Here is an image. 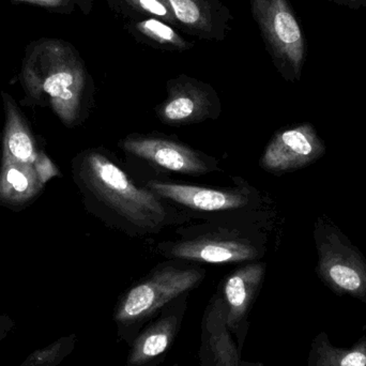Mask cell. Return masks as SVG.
I'll return each mask as SVG.
<instances>
[{"label":"cell","instance_id":"obj_14","mask_svg":"<svg viewBox=\"0 0 366 366\" xmlns=\"http://www.w3.org/2000/svg\"><path fill=\"white\" fill-rule=\"evenodd\" d=\"M177 329L175 317L164 318L144 331L135 341L129 357V365L139 366L157 358L167 350Z\"/></svg>","mask_w":366,"mask_h":366},{"label":"cell","instance_id":"obj_15","mask_svg":"<svg viewBox=\"0 0 366 366\" xmlns=\"http://www.w3.org/2000/svg\"><path fill=\"white\" fill-rule=\"evenodd\" d=\"M309 366H366V337L352 348H337L322 333L314 340Z\"/></svg>","mask_w":366,"mask_h":366},{"label":"cell","instance_id":"obj_13","mask_svg":"<svg viewBox=\"0 0 366 366\" xmlns=\"http://www.w3.org/2000/svg\"><path fill=\"white\" fill-rule=\"evenodd\" d=\"M124 27L137 42L157 51L183 53L195 46V43L187 40L177 28L156 17L124 19Z\"/></svg>","mask_w":366,"mask_h":366},{"label":"cell","instance_id":"obj_7","mask_svg":"<svg viewBox=\"0 0 366 366\" xmlns=\"http://www.w3.org/2000/svg\"><path fill=\"white\" fill-rule=\"evenodd\" d=\"M28 49L46 66L43 92L77 111L83 94L89 92L92 79L79 51L71 43L58 39L34 41Z\"/></svg>","mask_w":366,"mask_h":366},{"label":"cell","instance_id":"obj_9","mask_svg":"<svg viewBox=\"0 0 366 366\" xmlns=\"http://www.w3.org/2000/svg\"><path fill=\"white\" fill-rule=\"evenodd\" d=\"M119 146L131 156L183 175L202 176L219 169L217 159L169 137L132 134Z\"/></svg>","mask_w":366,"mask_h":366},{"label":"cell","instance_id":"obj_3","mask_svg":"<svg viewBox=\"0 0 366 366\" xmlns=\"http://www.w3.org/2000/svg\"><path fill=\"white\" fill-rule=\"evenodd\" d=\"M266 51L280 74L298 81L305 64V39L288 0H249Z\"/></svg>","mask_w":366,"mask_h":366},{"label":"cell","instance_id":"obj_5","mask_svg":"<svg viewBox=\"0 0 366 366\" xmlns=\"http://www.w3.org/2000/svg\"><path fill=\"white\" fill-rule=\"evenodd\" d=\"M159 197L180 204L193 212L208 213L210 222L232 221L260 209V193L249 184L212 189L184 183L150 180L145 185Z\"/></svg>","mask_w":366,"mask_h":366},{"label":"cell","instance_id":"obj_12","mask_svg":"<svg viewBox=\"0 0 366 366\" xmlns=\"http://www.w3.org/2000/svg\"><path fill=\"white\" fill-rule=\"evenodd\" d=\"M266 273V264L249 262L232 271L222 285V302L227 307V322L237 326L249 311L262 287Z\"/></svg>","mask_w":366,"mask_h":366},{"label":"cell","instance_id":"obj_11","mask_svg":"<svg viewBox=\"0 0 366 366\" xmlns=\"http://www.w3.org/2000/svg\"><path fill=\"white\" fill-rule=\"evenodd\" d=\"M175 17L178 30L202 41L223 42L232 29V11L223 0H161Z\"/></svg>","mask_w":366,"mask_h":366},{"label":"cell","instance_id":"obj_1","mask_svg":"<svg viewBox=\"0 0 366 366\" xmlns=\"http://www.w3.org/2000/svg\"><path fill=\"white\" fill-rule=\"evenodd\" d=\"M81 175L105 222L129 236L156 234L184 221L167 200L135 184L107 152H90L84 160Z\"/></svg>","mask_w":366,"mask_h":366},{"label":"cell","instance_id":"obj_20","mask_svg":"<svg viewBox=\"0 0 366 366\" xmlns=\"http://www.w3.org/2000/svg\"><path fill=\"white\" fill-rule=\"evenodd\" d=\"M84 15H89L94 8V0H73Z\"/></svg>","mask_w":366,"mask_h":366},{"label":"cell","instance_id":"obj_10","mask_svg":"<svg viewBox=\"0 0 366 366\" xmlns=\"http://www.w3.org/2000/svg\"><path fill=\"white\" fill-rule=\"evenodd\" d=\"M326 154V146L309 122L277 131L260 158L264 171L281 176L305 169Z\"/></svg>","mask_w":366,"mask_h":366},{"label":"cell","instance_id":"obj_16","mask_svg":"<svg viewBox=\"0 0 366 366\" xmlns=\"http://www.w3.org/2000/svg\"><path fill=\"white\" fill-rule=\"evenodd\" d=\"M107 4L124 21L156 17L177 28L175 17L161 0H107Z\"/></svg>","mask_w":366,"mask_h":366},{"label":"cell","instance_id":"obj_4","mask_svg":"<svg viewBox=\"0 0 366 366\" xmlns=\"http://www.w3.org/2000/svg\"><path fill=\"white\" fill-rule=\"evenodd\" d=\"M318 277L340 296L366 302V259L327 215L318 217L314 229Z\"/></svg>","mask_w":366,"mask_h":366},{"label":"cell","instance_id":"obj_17","mask_svg":"<svg viewBox=\"0 0 366 366\" xmlns=\"http://www.w3.org/2000/svg\"><path fill=\"white\" fill-rule=\"evenodd\" d=\"M11 154L19 160L29 161L32 158V144L29 137L24 132L13 133L9 139Z\"/></svg>","mask_w":366,"mask_h":366},{"label":"cell","instance_id":"obj_21","mask_svg":"<svg viewBox=\"0 0 366 366\" xmlns=\"http://www.w3.org/2000/svg\"><path fill=\"white\" fill-rule=\"evenodd\" d=\"M343 4H348V6H365L366 0H341Z\"/></svg>","mask_w":366,"mask_h":366},{"label":"cell","instance_id":"obj_2","mask_svg":"<svg viewBox=\"0 0 366 366\" xmlns=\"http://www.w3.org/2000/svg\"><path fill=\"white\" fill-rule=\"evenodd\" d=\"M182 234L178 240L161 243L160 253L169 259L237 264L258 262L266 252L262 234L236 222H209L182 229Z\"/></svg>","mask_w":366,"mask_h":366},{"label":"cell","instance_id":"obj_19","mask_svg":"<svg viewBox=\"0 0 366 366\" xmlns=\"http://www.w3.org/2000/svg\"><path fill=\"white\" fill-rule=\"evenodd\" d=\"M6 179H8V182L11 183V185H12L16 191L24 192L27 189V178H26L21 172L17 171V169H10V171L8 172V175H6Z\"/></svg>","mask_w":366,"mask_h":366},{"label":"cell","instance_id":"obj_18","mask_svg":"<svg viewBox=\"0 0 366 366\" xmlns=\"http://www.w3.org/2000/svg\"><path fill=\"white\" fill-rule=\"evenodd\" d=\"M12 1L34 4L49 12L64 15L71 14L76 8V4L73 0H12Z\"/></svg>","mask_w":366,"mask_h":366},{"label":"cell","instance_id":"obj_6","mask_svg":"<svg viewBox=\"0 0 366 366\" xmlns=\"http://www.w3.org/2000/svg\"><path fill=\"white\" fill-rule=\"evenodd\" d=\"M204 277L200 267L162 264L122 297L115 320L122 324L144 320L195 288Z\"/></svg>","mask_w":366,"mask_h":366},{"label":"cell","instance_id":"obj_8","mask_svg":"<svg viewBox=\"0 0 366 366\" xmlns=\"http://www.w3.org/2000/svg\"><path fill=\"white\" fill-rule=\"evenodd\" d=\"M167 98L156 107L157 117L165 126L184 127L217 119L221 100L210 85L189 75L180 74L167 84Z\"/></svg>","mask_w":366,"mask_h":366}]
</instances>
